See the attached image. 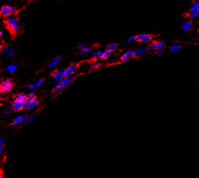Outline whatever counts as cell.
Returning <instances> with one entry per match:
<instances>
[{
    "instance_id": "cell-1",
    "label": "cell",
    "mask_w": 199,
    "mask_h": 178,
    "mask_svg": "<svg viewBox=\"0 0 199 178\" xmlns=\"http://www.w3.org/2000/svg\"><path fill=\"white\" fill-rule=\"evenodd\" d=\"M5 24L10 32L14 35L17 34L21 30V23L19 19V16L17 15H12L7 17L5 20Z\"/></svg>"
},
{
    "instance_id": "cell-2",
    "label": "cell",
    "mask_w": 199,
    "mask_h": 178,
    "mask_svg": "<svg viewBox=\"0 0 199 178\" xmlns=\"http://www.w3.org/2000/svg\"><path fill=\"white\" fill-rule=\"evenodd\" d=\"M75 78V76L74 75L70 76V77H65L58 85L55 86V88L52 91V95L54 96H56L60 95L62 93V91L66 88L68 86L71 85L74 82Z\"/></svg>"
},
{
    "instance_id": "cell-3",
    "label": "cell",
    "mask_w": 199,
    "mask_h": 178,
    "mask_svg": "<svg viewBox=\"0 0 199 178\" xmlns=\"http://www.w3.org/2000/svg\"><path fill=\"white\" fill-rule=\"evenodd\" d=\"M16 13V8L11 5H4L0 9V15L2 17L7 18L14 15Z\"/></svg>"
},
{
    "instance_id": "cell-4",
    "label": "cell",
    "mask_w": 199,
    "mask_h": 178,
    "mask_svg": "<svg viewBox=\"0 0 199 178\" xmlns=\"http://www.w3.org/2000/svg\"><path fill=\"white\" fill-rule=\"evenodd\" d=\"M14 81L10 78H7L1 81L0 84V91L1 94H6L10 92L14 86Z\"/></svg>"
},
{
    "instance_id": "cell-5",
    "label": "cell",
    "mask_w": 199,
    "mask_h": 178,
    "mask_svg": "<svg viewBox=\"0 0 199 178\" xmlns=\"http://www.w3.org/2000/svg\"><path fill=\"white\" fill-rule=\"evenodd\" d=\"M77 55L79 56H85L86 54H92V49L90 47L85 45L84 42L80 41L77 44Z\"/></svg>"
},
{
    "instance_id": "cell-6",
    "label": "cell",
    "mask_w": 199,
    "mask_h": 178,
    "mask_svg": "<svg viewBox=\"0 0 199 178\" xmlns=\"http://www.w3.org/2000/svg\"><path fill=\"white\" fill-rule=\"evenodd\" d=\"M64 78L65 77L64 75V69H58L56 70H55L54 73L52 74V83L56 86L58 85Z\"/></svg>"
},
{
    "instance_id": "cell-7",
    "label": "cell",
    "mask_w": 199,
    "mask_h": 178,
    "mask_svg": "<svg viewBox=\"0 0 199 178\" xmlns=\"http://www.w3.org/2000/svg\"><path fill=\"white\" fill-rule=\"evenodd\" d=\"M0 51H1V53L3 52L5 56L8 57H15L17 55L14 48L9 45H4L3 46H1V48H0Z\"/></svg>"
},
{
    "instance_id": "cell-8",
    "label": "cell",
    "mask_w": 199,
    "mask_h": 178,
    "mask_svg": "<svg viewBox=\"0 0 199 178\" xmlns=\"http://www.w3.org/2000/svg\"><path fill=\"white\" fill-rule=\"evenodd\" d=\"M39 104V101L37 98L32 99V100H27L25 101L24 106V110L31 111L35 109Z\"/></svg>"
},
{
    "instance_id": "cell-9",
    "label": "cell",
    "mask_w": 199,
    "mask_h": 178,
    "mask_svg": "<svg viewBox=\"0 0 199 178\" xmlns=\"http://www.w3.org/2000/svg\"><path fill=\"white\" fill-rule=\"evenodd\" d=\"M152 40V35L150 34H140L136 35V42L139 43H148Z\"/></svg>"
},
{
    "instance_id": "cell-10",
    "label": "cell",
    "mask_w": 199,
    "mask_h": 178,
    "mask_svg": "<svg viewBox=\"0 0 199 178\" xmlns=\"http://www.w3.org/2000/svg\"><path fill=\"white\" fill-rule=\"evenodd\" d=\"M78 67H79V65L77 64H72L70 65L68 67L64 70V77H68L74 75V73L78 69Z\"/></svg>"
},
{
    "instance_id": "cell-11",
    "label": "cell",
    "mask_w": 199,
    "mask_h": 178,
    "mask_svg": "<svg viewBox=\"0 0 199 178\" xmlns=\"http://www.w3.org/2000/svg\"><path fill=\"white\" fill-rule=\"evenodd\" d=\"M166 44V42L161 41V42H154L150 44L147 46V49L150 51L153 50H158L159 49L165 48V46Z\"/></svg>"
},
{
    "instance_id": "cell-12",
    "label": "cell",
    "mask_w": 199,
    "mask_h": 178,
    "mask_svg": "<svg viewBox=\"0 0 199 178\" xmlns=\"http://www.w3.org/2000/svg\"><path fill=\"white\" fill-rule=\"evenodd\" d=\"M25 103V101L15 100V101L11 104V108L15 112L21 111L22 109H24Z\"/></svg>"
},
{
    "instance_id": "cell-13",
    "label": "cell",
    "mask_w": 199,
    "mask_h": 178,
    "mask_svg": "<svg viewBox=\"0 0 199 178\" xmlns=\"http://www.w3.org/2000/svg\"><path fill=\"white\" fill-rule=\"evenodd\" d=\"M147 48H138L136 49H130L129 52L132 54V57H136L138 56H140V55H142L144 54H145L146 51H147Z\"/></svg>"
},
{
    "instance_id": "cell-14",
    "label": "cell",
    "mask_w": 199,
    "mask_h": 178,
    "mask_svg": "<svg viewBox=\"0 0 199 178\" xmlns=\"http://www.w3.org/2000/svg\"><path fill=\"white\" fill-rule=\"evenodd\" d=\"M61 60H62L61 56H59V55L56 56L53 59H51V61L49 62V64L48 65H47V68H48V69H51V68L54 67L59 64Z\"/></svg>"
},
{
    "instance_id": "cell-15",
    "label": "cell",
    "mask_w": 199,
    "mask_h": 178,
    "mask_svg": "<svg viewBox=\"0 0 199 178\" xmlns=\"http://www.w3.org/2000/svg\"><path fill=\"white\" fill-rule=\"evenodd\" d=\"M181 28L183 30L187 32V31H190L193 29L194 27V25L190 20H184L181 23Z\"/></svg>"
},
{
    "instance_id": "cell-16",
    "label": "cell",
    "mask_w": 199,
    "mask_h": 178,
    "mask_svg": "<svg viewBox=\"0 0 199 178\" xmlns=\"http://www.w3.org/2000/svg\"><path fill=\"white\" fill-rule=\"evenodd\" d=\"M26 117L27 116H25V115H20V116H17L15 118H14L12 120L11 125H19L21 124H23L25 121Z\"/></svg>"
},
{
    "instance_id": "cell-17",
    "label": "cell",
    "mask_w": 199,
    "mask_h": 178,
    "mask_svg": "<svg viewBox=\"0 0 199 178\" xmlns=\"http://www.w3.org/2000/svg\"><path fill=\"white\" fill-rule=\"evenodd\" d=\"M118 48V44L117 43H111V44H109L108 46H107L106 49H104V52H106V53H109V54H111L112 52H114V51H116Z\"/></svg>"
},
{
    "instance_id": "cell-18",
    "label": "cell",
    "mask_w": 199,
    "mask_h": 178,
    "mask_svg": "<svg viewBox=\"0 0 199 178\" xmlns=\"http://www.w3.org/2000/svg\"><path fill=\"white\" fill-rule=\"evenodd\" d=\"M132 54H131L130 52L128 50L127 52H126L124 54L122 55V56L120 57V62H127L128 61V60H130L132 58Z\"/></svg>"
},
{
    "instance_id": "cell-19",
    "label": "cell",
    "mask_w": 199,
    "mask_h": 178,
    "mask_svg": "<svg viewBox=\"0 0 199 178\" xmlns=\"http://www.w3.org/2000/svg\"><path fill=\"white\" fill-rule=\"evenodd\" d=\"M182 49V46L180 45V44H173L169 48V52L170 53L174 54V53H177L179 52L181 49Z\"/></svg>"
},
{
    "instance_id": "cell-20",
    "label": "cell",
    "mask_w": 199,
    "mask_h": 178,
    "mask_svg": "<svg viewBox=\"0 0 199 178\" xmlns=\"http://www.w3.org/2000/svg\"><path fill=\"white\" fill-rule=\"evenodd\" d=\"M36 117V115L35 114H30L29 115H28V116L26 117V119L25 122L23 123L22 124L21 126L22 127H24L25 125H27V124H30V123L33 121V119H35Z\"/></svg>"
},
{
    "instance_id": "cell-21",
    "label": "cell",
    "mask_w": 199,
    "mask_h": 178,
    "mask_svg": "<svg viewBox=\"0 0 199 178\" xmlns=\"http://www.w3.org/2000/svg\"><path fill=\"white\" fill-rule=\"evenodd\" d=\"M17 66L15 64H9L6 67V71L9 73H14L17 70Z\"/></svg>"
},
{
    "instance_id": "cell-22",
    "label": "cell",
    "mask_w": 199,
    "mask_h": 178,
    "mask_svg": "<svg viewBox=\"0 0 199 178\" xmlns=\"http://www.w3.org/2000/svg\"><path fill=\"white\" fill-rule=\"evenodd\" d=\"M199 17V12L198 11H190L187 14V17L188 19L193 20L195 19L196 18H198Z\"/></svg>"
},
{
    "instance_id": "cell-23",
    "label": "cell",
    "mask_w": 199,
    "mask_h": 178,
    "mask_svg": "<svg viewBox=\"0 0 199 178\" xmlns=\"http://www.w3.org/2000/svg\"><path fill=\"white\" fill-rule=\"evenodd\" d=\"M5 148H6V141L4 138H0V154H3L5 152Z\"/></svg>"
},
{
    "instance_id": "cell-24",
    "label": "cell",
    "mask_w": 199,
    "mask_h": 178,
    "mask_svg": "<svg viewBox=\"0 0 199 178\" xmlns=\"http://www.w3.org/2000/svg\"><path fill=\"white\" fill-rule=\"evenodd\" d=\"M15 99L17 100L26 101L27 100V95H25V94H23V93L17 94V95L15 96Z\"/></svg>"
},
{
    "instance_id": "cell-25",
    "label": "cell",
    "mask_w": 199,
    "mask_h": 178,
    "mask_svg": "<svg viewBox=\"0 0 199 178\" xmlns=\"http://www.w3.org/2000/svg\"><path fill=\"white\" fill-rule=\"evenodd\" d=\"M199 9V1H193L190 7V11H198Z\"/></svg>"
},
{
    "instance_id": "cell-26",
    "label": "cell",
    "mask_w": 199,
    "mask_h": 178,
    "mask_svg": "<svg viewBox=\"0 0 199 178\" xmlns=\"http://www.w3.org/2000/svg\"><path fill=\"white\" fill-rule=\"evenodd\" d=\"M90 67L93 69H97L101 67L100 63L96 61H92L90 63Z\"/></svg>"
},
{
    "instance_id": "cell-27",
    "label": "cell",
    "mask_w": 199,
    "mask_h": 178,
    "mask_svg": "<svg viewBox=\"0 0 199 178\" xmlns=\"http://www.w3.org/2000/svg\"><path fill=\"white\" fill-rule=\"evenodd\" d=\"M103 52L97 51V52H93V53L91 54V57H92L93 58L102 59V57H103Z\"/></svg>"
},
{
    "instance_id": "cell-28",
    "label": "cell",
    "mask_w": 199,
    "mask_h": 178,
    "mask_svg": "<svg viewBox=\"0 0 199 178\" xmlns=\"http://www.w3.org/2000/svg\"><path fill=\"white\" fill-rule=\"evenodd\" d=\"M44 81H45V78L43 77V78H40L38 80L36 81L35 83H34L33 85H34V86H35V88H38V87H40V86L43 85V83H44Z\"/></svg>"
},
{
    "instance_id": "cell-29",
    "label": "cell",
    "mask_w": 199,
    "mask_h": 178,
    "mask_svg": "<svg viewBox=\"0 0 199 178\" xmlns=\"http://www.w3.org/2000/svg\"><path fill=\"white\" fill-rule=\"evenodd\" d=\"M27 100H32V99L36 98V93L34 91H31V92L27 94Z\"/></svg>"
},
{
    "instance_id": "cell-30",
    "label": "cell",
    "mask_w": 199,
    "mask_h": 178,
    "mask_svg": "<svg viewBox=\"0 0 199 178\" xmlns=\"http://www.w3.org/2000/svg\"><path fill=\"white\" fill-rule=\"evenodd\" d=\"M126 42L128 43L129 42H136V36H134V35H132V36H130L128 37Z\"/></svg>"
},
{
    "instance_id": "cell-31",
    "label": "cell",
    "mask_w": 199,
    "mask_h": 178,
    "mask_svg": "<svg viewBox=\"0 0 199 178\" xmlns=\"http://www.w3.org/2000/svg\"><path fill=\"white\" fill-rule=\"evenodd\" d=\"M165 48H161V49H158V50H156V52H155V54L157 56H160L163 53L164 51H165Z\"/></svg>"
},
{
    "instance_id": "cell-32",
    "label": "cell",
    "mask_w": 199,
    "mask_h": 178,
    "mask_svg": "<svg viewBox=\"0 0 199 178\" xmlns=\"http://www.w3.org/2000/svg\"><path fill=\"white\" fill-rule=\"evenodd\" d=\"M111 56V54H109V53H106V52H104L103 51V57H102V59H104V60H106V59H108L109 58H110Z\"/></svg>"
},
{
    "instance_id": "cell-33",
    "label": "cell",
    "mask_w": 199,
    "mask_h": 178,
    "mask_svg": "<svg viewBox=\"0 0 199 178\" xmlns=\"http://www.w3.org/2000/svg\"><path fill=\"white\" fill-rule=\"evenodd\" d=\"M13 111V109L11 108H11H10V107H7V108H6V109H5V110H4V113L6 115H9V114H11V112Z\"/></svg>"
},
{
    "instance_id": "cell-34",
    "label": "cell",
    "mask_w": 199,
    "mask_h": 178,
    "mask_svg": "<svg viewBox=\"0 0 199 178\" xmlns=\"http://www.w3.org/2000/svg\"><path fill=\"white\" fill-rule=\"evenodd\" d=\"M3 35H4V31L1 30V31H0V36H3Z\"/></svg>"
},
{
    "instance_id": "cell-35",
    "label": "cell",
    "mask_w": 199,
    "mask_h": 178,
    "mask_svg": "<svg viewBox=\"0 0 199 178\" xmlns=\"http://www.w3.org/2000/svg\"><path fill=\"white\" fill-rule=\"evenodd\" d=\"M198 38H199V30H198Z\"/></svg>"
},
{
    "instance_id": "cell-36",
    "label": "cell",
    "mask_w": 199,
    "mask_h": 178,
    "mask_svg": "<svg viewBox=\"0 0 199 178\" xmlns=\"http://www.w3.org/2000/svg\"><path fill=\"white\" fill-rule=\"evenodd\" d=\"M198 22H199V17H198Z\"/></svg>"
},
{
    "instance_id": "cell-37",
    "label": "cell",
    "mask_w": 199,
    "mask_h": 178,
    "mask_svg": "<svg viewBox=\"0 0 199 178\" xmlns=\"http://www.w3.org/2000/svg\"><path fill=\"white\" fill-rule=\"evenodd\" d=\"M198 12H199V9H198Z\"/></svg>"
}]
</instances>
